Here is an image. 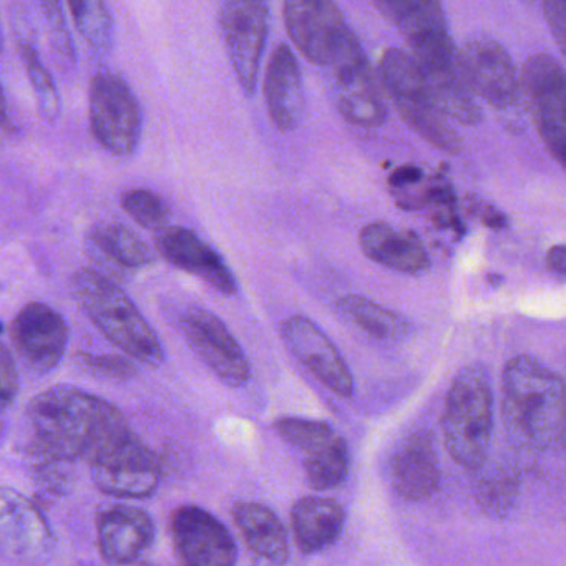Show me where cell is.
<instances>
[{
	"label": "cell",
	"instance_id": "obj_1",
	"mask_svg": "<svg viewBox=\"0 0 566 566\" xmlns=\"http://www.w3.org/2000/svg\"><path fill=\"white\" fill-rule=\"evenodd\" d=\"M127 422L117 406L74 386H54L28 406V452L44 462H87L108 433Z\"/></svg>",
	"mask_w": 566,
	"mask_h": 566
},
{
	"label": "cell",
	"instance_id": "obj_2",
	"mask_svg": "<svg viewBox=\"0 0 566 566\" xmlns=\"http://www.w3.org/2000/svg\"><path fill=\"white\" fill-rule=\"evenodd\" d=\"M502 413L518 446L552 450L565 446V382L535 357H513L503 370Z\"/></svg>",
	"mask_w": 566,
	"mask_h": 566
},
{
	"label": "cell",
	"instance_id": "obj_3",
	"mask_svg": "<svg viewBox=\"0 0 566 566\" xmlns=\"http://www.w3.org/2000/svg\"><path fill=\"white\" fill-rule=\"evenodd\" d=\"M72 294L91 323L125 356L144 366L164 364L165 349L157 331L111 277L91 268L78 270L72 277Z\"/></svg>",
	"mask_w": 566,
	"mask_h": 566
},
{
	"label": "cell",
	"instance_id": "obj_4",
	"mask_svg": "<svg viewBox=\"0 0 566 566\" xmlns=\"http://www.w3.org/2000/svg\"><path fill=\"white\" fill-rule=\"evenodd\" d=\"M443 440L457 465L479 470L493 436V394L489 373L479 363L462 367L447 392Z\"/></svg>",
	"mask_w": 566,
	"mask_h": 566
},
{
	"label": "cell",
	"instance_id": "obj_5",
	"mask_svg": "<svg viewBox=\"0 0 566 566\" xmlns=\"http://www.w3.org/2000/svg\"><path fill=\"white\" fill-rule=\"evenodd\" d=\"M377 77L397 114L417 137L447 155L462 151V140L437 105L409 52L387 49Z\"/></svg>",
	"mask_w": 566,
	"mask_h": 566
},
{
	"label": "cell",
	"instance_id": "obj_6",
	"mask_svg": "<svg viewBox=\"0 0 566 566\" xmlns=\"http://www.w3.org/2000/svg\"><path fill=\"white\" fill-rule=\"evenodd\" d=\"M85 463L95 486L117 499H148L160 485V462L128 420L108 433Z\"/></svg>",
	"mask_w": 566,
	"mask_h": 566
},
{
	"label": "cell",
	"instance_id": "obj_7",
	"mask_svg": "<svg viewBox=\"0 0 566 566\" xmlns=\"http://www.w3.org/2000/svg\"><path fill=\"white\" fill-rule=\"evenodd\" d=\"M520 95L525 97L533 125L559 167H565L566 77L563 65L548 54H535L523 64Z\"/></svg>",
	"mask_w": 566,
	"mask_h": 566
},
{
	"label": "cell",
	"instance_id": "obj_8",
	"mask_svg": "<svg viewBox=\"0 0 566 566\" xmlns=\"http://www.w3.org/2000/svg\"><path fill=\"white\" fill-rule=\"evenodd\" d=\"M283 19L294 48L317 67L329 69L357 41L334 0H284Z\"/></svg>",
	"mask_w": 566,
	"mask_h": 566
},
{
	"label": "cell",
	"instance_id": "obj_9",
	"mask_svg": "<svg viewBox=\"0 0 566 566\" xmlns=\"http://www.w3.org/2000/svg\"><path fill=\"white\" fill-rule=\"evenodd\" d=\"M91 125L98 144L111 154H134L142 135V112L124 78L101 74L92 82Z\"/></svg>",
	"mask_w": 566,
	"mask_h": 566
},
{
	"label": "cell",
	"instance_id": "obj_10",
	"mask_svg": "<svg viewBox=\"0 0 566 566\" xmlns=\"http://www.w3.org/2000/svg\"><path fill=\"white\" fill-rule=\"evenodd\" d=\"M329 69L334 101L340 115L360 128L384 125L387 120L386 94L360 42H354Z\"/></svg>",
	"mask_w": 566,
	"mask_h": 566
},
{
	"label": "cell",
	"instance_id": "obj_11",
	"mask_svg": "<svg viewBox=\"0 0 566 566\" xmlns=\"http://www.w3.org/2000/svg\"><path fill=\"white\" fill-rule=\"evenodd\" d=\"M178 331L221 382L241 387L250 380V360L217 314L203 307H188L178 317Z\"/></svg>",
	"mask_w": 566,
	"mask_h": 566
},
{
	"label": "cell",
	"instance_id": "obj_12",
	"mask_svg": "<svg viewBox=\"0 0 566 566\" xmlns=\"http://www.w3.org/2000/svg\"><path fill=\"white\" fill-rule=\"evenodd\" d=\"M270 11L264 0H228L220 15L221 34L234 74L248 97L254 95L268 39Z\"/></svg>",
	"mask_w": 566,
	"mask_h": 566
},
{
	"label": "cell",
	"instance_id": "obj_13",
	"mask_svg": "<svg viewBox=\"0 0 566 566\" xmlns=\"http://www.w3.org/2000/svg\"><path fill=\"white\" fill-rule=\"evenodd\" d=\"M463 74L473 94L495 111L518 107L520 81L506 49L489 35H475L459 51Z\"/></svg>",
	"mask_w": 566,
	"mask_h": 566
},
{
	"label": "cell",
	"instance_id": "obj_14",
	"mask_svg": "<svg viewBox=\"0 0 566 566\" xmlns=\"http://www.w3.org/2000/svg\"><path fill=\"white\" fill-rule=\"evenodd\" d=\"M171 539L175 553L188 566H231L238 548L230 530L197 505H181L171 513Z\"/></svg>",
	"mask_w": 566,
	"mask_h": 566
},
{
	"label": "cell",
	"instance_id": "obj_15",
	"mask_svg": "<svg viewBox=\"0 0 566 566\" xmlns=\"http://www.w3.org/2000/svg\"><path fill=\"white\" fill-rule=\"evenodd\" d=\"M12 344L35 374L57 369L67 353L71 329L62 314L44 303H29L12 321Z\"/></svg>",
	"mask_w": 566,
	"mask_h": 566
},
{
	"label": "cell",
	"instance_id": "obj_16",
	"mask_svg": "<svg viewBox=\"0 0 566 566\" xmlns=\"http://www.w3.org/2000/svg\"><path fill=\"white\" fill-rule=\"evenodd\" d=\"M410 55L447 118L467 127H473L482 122V112L463 74L455 45H443L429 51L413 52Z\"/></svg>",
	"mask_w": 566,
	"mask_h": 566
},
{
	"label": "cell",
	"instance_id": "obj_17",
	"mask_svg": "<svg viewBox=\"0 0 566 566\" xmlns=\"http://www.w3.org/2000/svg\"><path fill=\"white\" fill-rule=\"evenodd\" d=\"M281 333L287 349L321 384L337 396H353V374L346 360L313 321L300 314L290 316L281 324Z\"/></svg>",
	"mask_w": 566,
	"mask_h": 566
},
{
	"label": "cell",
	"instance_id": "obj_18",
	"mask_svg": "<svg viewBox=\"0 0 566 566\" xmlns=\"http://www.w3.org/2000/svg\"><path fill=\"white\" fill-rule=\"evenodd\" d=\"M97 538L105 563L134 565L154 546L155 523L144 509L114 505L98 516Z\"/></svg>",
	"mask_w": 566,
	"mask_h": 566
},
{
	"label": "cell",
	"instance_id": "obj_19",
	"mask_svg": "<svg viewBox=\"0 0 566 566\" xmlns=\"http://www.w3.org/2000/svg\"><path fill=\"white\" fill-rule=\"evenodd\" d=\"M52 542L51 526L24 493L0 486V555L29 559Z\"/></svg>",
	"mask_w": 566,
	"mask_h": 566
},
{
	"label": "cell",
	"instance_id": "obj_20",
	"mask_svg": "<svg viewBox=\"0 0 566 566\" xmlns=\"http://www.w3.org/2000/svg\"><path fill=\"white\" fill-rule=\"evenodd\" d=\"M161 256L178 270L200 277L224 296L237 293L238 284L223 258L188 228H164L157 238Z\"/></svg>",
	"mask_w": 566,
	"mask_h": 566
},
{
	"label": "cell",
	"instance_id": "obj_21",
	"mask_svg": "<svg viewBox=\"0 0 566 566\" xmlns=\"http://www.w3.org/2000/svg\"><path fill=\"white\" fill-rule=\"evenodd\" d=\"M374 8L399 31L410 52L453 44L442 0H373Z\"/></svg>",
	"mask_w": 566,
	"mask_h": 566
},
{
	"label": "cell",
	"instance_id": "obj_22",
	"mask_svg": "<svg viewBox=\"0 0 566 566\" xmlns=\"http://www.w3.org/2000/svg\"><path fill=\"white\" fill-rule=\"evenodd\" d=\"M264 101L271 122L280 132L300 127L304 115L303 75L296 55L286 44L271 54L264 75Z\"/></svg>",
	"mask_w": 566,
	"mask_h": 566
},
{
	"label": "cell",
	"instance_id": "obj_23",
	"mask_svg": "<svg viewBox=\"0 0 566 566\" xmlns=\"http://www.w3.org/2000/svg\"><path fill=\"white\" fill-rule=\"evenodd\" d=\"M392 485L397 495L409 502L430 499L440 485L439 460L432 436L413 432L392 460Z\"/></svg>",
	"mask_w": 566,
	"mask_h": 566
},
{
	"label": "cell",
	"instance_id": "obj_24",
	"mask_svg": "<svg viewBox=\"0 0 566 566\" xmlns=\"http://www.w3.org/2000/svg\"><path fill=\"white\" fill-rule=\"evenodd\" d=\"M359 243L369 260L399 273H422L430 266L429 254L416 234L396 230L382 221L364 227Z\"/></svg>",
	"mask_w": 566,
	"mask_h": 566
},
{
	"label": "cell",
	"instance_id": "obj_25",
	"mask_svg": "<svg viewBox=\"0 0 566 566\" xmlns=\"http://www.w3.org/2000/svg\"><path fill=\"white\" fill-rule=\"evenodd\" d=\"M233 520L250 555L258 562L283 565L290 559V543L280 516L258 502L233 506Z\"/></svg>",
	"mask_w": 566,
	"mask_h": 566
},
{
	"label": "cell",
	"instance_id": "obj_26",
	"mask_svg": "<svg viewBox=\"0 0 566 566\" xmlns=\"http://www.w3.org/2000/svg\"><path fill=\"white\" fill-rule=\"evenodd\" d=\"M291 523L297 548L304 555H314L339 539L346 513L336 500L303 496L294 503Z\"/></svg>",
	"mask_w": 566,
	"mask_h": 566
},
{
	"label": "cell",
	"instance_id": "obj_27",
	"mask_svg": "<svg viewBox=\"0 0 566 566\" xmlns=\"http://www.w3.org/2000/svg\"><path fill=\"white\" fill-rule=\"evenodd\" d=\"M92 250L108 261L112 266L125 271H137L154 263V251L134 231L124 224L104 223L95 227L88 234Z\"/></svg>",
	"mask_w": 566,
	"mask_h": 566
},
{
	"label": "cell",
	"instance_id": "obj_28",
	"mask_svg": "<svg viewBox=\"0 0 566 566\" xmlns=\"http://www.w3.org/2000/svg\"><path fill=\"white\" fill-rule=\"evenodd\" d=\"M337 310L344 319L377 339H403L410 333V324L400 314L367 297L356 296V294L340 297Z\"/></svg>",
	"mask_w": 566,
	"mask_h": 566
},
{
	"label": "cell",
	"instance_id": "obj_29",
	"mask_svg": "<svg viewBox=\"0 0 566 566\" xmlns=\"http://www.w3.org/2000/svg\"><path fill=\"white\" fill-rule=\"evenodd\" d=\"M349 447L340 436L306 452L304 472L307 483L316 490H331L343 485L349 475Z\"/></svg>",
	"mask_w": 566,
	"mask_h": 566
},
{
	"label": "cell",
	"instance_id": "obj_30",
	"mask_svg": "<svg viewBox=\"0 0 566 566\" xmlns=\"http://www.w3.org/2000/svg\"><path fill=\"white\" fill-rule=\"evenodd\" d=\"M72 19L88 45L107 51L112 44L114 25L105 0H69Z\"/></svg>",
	"mask_w": 566,
	"mask_h": 566
},
{
	"label": "cell",
	"instance_id": "obj_31",
	"mask_svg": "<svg viewBox=\"0 0 566 566\" xmlns=\"http://www.w3.org/2000/svg\"><path fill=\"white\" fill-rule=\"evenodd\" d=\"M21 57L29 78H31L32 87H34L42 115L48 120H57L59 114H61V98H59L57 87L52 81V75L49 74L48 69L39 59L38 52L31 45H22Z\"/></svg>",
	"mask_w": 566,
	"mask_h": 566
},
{
	"label": "cell",
	"instance_id": "obj_32",
	"mask_svg": "<svg viewBox=\"0 0 566 566\" xmlns=\"http://www.w3.org/2000/svg\"><path fill=\"white\" fill-rule=\"evenodd\" d=\"M122 207L135 223L147 230L161 231L170 221V208L165 203L164 198L150 190L137 188V190L127 191L122 200Z\"/></svg>",
	"mask_w": 566,
	"mask_h": 566
},
{
	"label": "cell",
	"instance_id": "obj_33",
	"mask_svg": "<svg viewBox=\"0 0 566 566\" xmlns=\"http://www.w3.org/2000/svg\"><path fill=\"white\" fill-rule=\"evenodd\" d=\"M274 429L281 439L291 446L300 447L304 452H311L316 447L329 442L336 432L329 423L321 420L300 419V417H283L274 422Z\"/></svg>",
	"mask_w": 566,
	"mask_h": 566
},
{
	"label": "cell",
	"instance_id": "obj_34",
	"mask_svg": "<svg viewBox=\"0 0 566 566\" xmlns=\"http://www.w3.org/2000/svg\"><path fill=\"white\" fill-rule=\"evenodd\" d=\"M75 359H77L78 367L91 376L112 380H128L137 376L134 359L128 356L78 353Z\"/></svg>",
	"mask_w": 566,
	"mask_h": 566
},
{
	"label": "cell",
	"instance_id": "obj_35",
	"mask_svg": "<svg viewBox=\"0 0 566 566\" xmlns=\"http://www.w3.org/2000/svg\"><path fill=\"white\" fill-rule=\"evenodd\" d=\"M48 19L49 28L52 32V44H54L57 54L64 57L65 61H74V49H72L71 38L65 31L64 12H62L61 0H38Z\"/></svg>",
	"mask_w": 566,
	"mask_h": 566
},
{
	"label": "cell",
	"instance_id": "obj_36",
	"mask_svg": "<svg viewBox=\"0 0 566 566\" xmlns=\"http://www.w3.org/2000/svg\"><path fill=\"white\" fill-rule=\"evenodd\" d=\"M19 394V373L11 350L0 343V413L14 403Z\"/></svg>",
	"mask_w": 566,
	"mask_h": 566
},
{
	"label": "cell",
	"instance_id": "obj_37",
	"mask_svg": "<svg viewBox=\"0 0 566 566\" xmlns=\"http://www.w3.org/2000/svg\"><path fill=\"white\" fill-rule=\"evenodd\" d=\"M69 462H52L44 460L35 467V475L39 483L51 493H67L72 486V472L69 470Z\"/></svg>",
	"mask_w": 566,
	"mask_h": 566
},
{
	"label": "cell",
	"instance_id": "obj_38",
	"mask_svg": "<svg viewBox=\"0 0 566 566\" xmlns=\"http://www.w3.org/2000/svg\"><path fill=\"white\" fill-rule=\"evenodd\" d=\"M566 0H542L543 14L546 24L558 44L559 51L565 52L566 41Z\"/></svg>",
	"mask_w": 566,
	"mask_h": 566
},
{
	"label": "cell",
	"instance_id": "obj_39",
	"mask_svg": "<svg viewBox=\"0 0 566 566\" xmlns=\"http://www.w3.org/2000/svg\"><path fill=\"white\" fill-rule=\"evenodd\" d=\"M422 180V171L413 165H403L397 168L389 177V185L392 188L410 187V185L419 184Z\"/></svg>",
	"mask_w": 566,
	"mask_h": 566
},
{
	"label": "cell",
	"instance_id": "obj_40",
	"mask_svg": "<svg viewBox=\"0 0 566 566\" xmlns=\"http://www.w3.org/2000/svg\"><path fill=\"white\" fill-rule=\"evenodd\" d=\"M546 266L552 271L553 274H556L558 277H565L566 274V254L565 247L563 244H558V247H553L552 250L546 254Z\"/></svg>",
	"mask_w": 566,
	"mask_h": 566
},
{
	"label": "cell",
	"instance_id": "obj_41",
	"mask_svg": "<svg viewBox=\"0 0 566 566\" xmlns=\"http://www.w3.org/2000/svg\"><path fill=\"white\" fill-rule=\"evenodd\" d=\"M8 124V107H6L4 92H2V87H0V132L4 130Z\"/></svg>",
	"mask_w": 566,
	"mask_h": 566
},
{
	"label": "cell",
	"instance_id": "obj_42",
	"mask_svg": "<svg viewBox=\"0 0 566 566\" xmlns=\"http://www.w3.org/2000/svg\"><path fill=\"white\" fill-rule=\"evenodd\" d=\"M0 52H2V34H0Z\"/></svg>",
	"mask_w": 566,
	"mask_h": 566
},
{
	"label": "cell",
	"instance_id": "obj_43",
	"mask_svg": "<svg viewBox=\"0 0 566 566\" xmlns=\"http://www.w3.org/2000/svg\"><path fill=\"white\" fill-rule=\"evenodd\" d=\"M0 333H2V326H0Z\"/></svg>",
	"mask_w": 566,
	"mask_h": 566
}]
</instances>
